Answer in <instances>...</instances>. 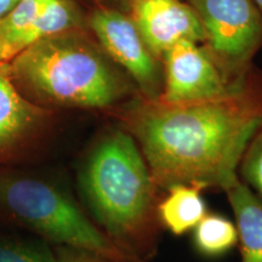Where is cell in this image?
I'll return each mask as SVG.
<instances>
[{
	"label": "cell",
	"instance_id": "5bb4252c",
	"mask_svg": "<svg viewBox=\"0 0 262 262\" xmlns=\"http://www.w3.org/2000/svg\"><path fill=\"white\" fill-rule=\"evenodd\" d=\"M0 262H56V254L34 235L0 226Z\"/></svg>",
	"mask_w": 262,
	"mask_h": 262
},
{
	"label": "cell",
	"instance_id": "4fadbf2b",
	"mask_svg": "<svg viewBox=\"0 0 262 262\" xmlns=\"http://www.w3.org/2000/svg\"><path fill=\"white\" fill-rule=\"evenodd\" d=\"M193 244L199 254L217 257L238 244L235 224L219 214H206L193 229Z\"/></svg>",
	"mask_w": 262,
	"mask_h": 262
},
{
	"label": "cell",
	"instance_id": "2e32d148",
	"mask_svg": "<svg viewBox=\"0 0 262 262\" xmlns=\"http://www.w3.org/2000/svg\"><path fill=\"white\" fill-rule=\"evenodd\" d=\"M56 262H118L101 255L70 247H54Z\"/></svg>",
	"mask_w": 262,
	"mask_h": 262
},
{
	"label": "cell",
	"instance_id": "3957f363",
	"mask_svg": "<svg viewBox=\"0 0 262 262\" xmlns=\"http://www.w3.org/2000/svg\"><path fill=\"white\" fill-rule=\"evenodd\" d=\"M19 93L39 106L108 111L139 95L130 78L81 28L35 42L9 62Z\"/></svg>",
	"mask_w": 262,
	"mask_h": 262
},
{
	"label": "cell",
	"instance_id": "6da1fadb",
	"mask_svg": "<svg viewBox=\"0 0 262 262\" xmlns=\"http://www.w3.org/2000/svg\"><path fill=\"white\" fill-rule=\"evenodd\" d=\"M136 141L159 191L176 185L224 189L238 179L262 125V72L253 67L222 96L168 103L137 95L107 112Z\"/></svg>",
	"mask_w": 262,
	"mask_h": 262
},
{
	"label": "cell",
	"instance_id": "9a60e30c",
	"mask_svg": "<svg viewBox=\"0 0 262 262\" xmlns=\"http://www.w3.org/2000/svg\"><path fill=\"white\" fill-rule=\"evenodd\" d=\"M238 176L262 198V125L249 141L239 163Z\"/></svg>",
	"mask_w": 262,
	"mask_h": 262
},
{
	"label": "cell",
	"instance_id": "277c9868",
	"mask_svg": "<svg viewBox=\"0 0 262 262\" xmlns=\"http://www.w3.org/2000/svg\"><path fill=\"white\" fill-rule=\"evenodd\" d=\"M0 226L34 235L52 247L139 262L113 244L60 183L11 165L0 166Z\"/></svg>",
	"mask_w": 262,
	"mask_h": 262
},
{
	"label": "cell",
	"instance_id": "e0dca14e",
	"mask_svg": "<svg viewBox=\"0 0 262 262\" xmlns=\"http://www.w3.org/2000/svg\"><path fill=\"white\" fill-rule=\"evenodd\" d=\"M19 0H0V18L5 16Z\"/></svg>",
	"mask_w": 262,
	"mask_h": 262
},
{
	"label": "cell",
	"instance_id": "7c38bea8",
	"mask_svg": "<svg viewBox=\"0 0 262 262\" xmlns=\"http://www.w3.org/2000/svg\"><path fill=\"white\" fill-rule=\"evenodd\" d=\"M202 187L196 185H176L166 189L158 204V216L163 229L173 235L193 231L208 214L202 196Z\"/></svg>",
	"mask_w": 262,
	"mask_h": 262
},
{
	"label": "cell",
	"instance_id": "8992f818",
	"mask_svg": "<svg viewBox=\"0 0 262 262\" xmlns=\"http://www.w3.org/2000/svg\"><path fill=\"white\" fill-rule=\"evenodd\" d=\"M97 44L135 85L141 97L157 100L163 91V66L125 11L100 5L89 16Z\"/></svg>",
	"mask_w": 262,
	"mask_h": 262
},
{
	"label": "cell",
	"instance_id": "ac0fdd59",
	"mask_svg": "<svg viewBox=\"0 0 262 262\" xmlns=\"http://www.w3.org/2000/svg\"><path fill=\"white\" fill-rule=\"evenodd\" d=\"M108 2L112 4L113 8L122 10V11H126V6H127V3H129V0H108Z\"/></svg>",
	"mask_w": 262,
	"mask_h": 262
},
{
	"label": "cell",
	"instance_id": "5b68a950",
	"mask_svg": "<svg viewBox=\"0 0 262 262\" xmlns=\"http://www.w3.org/2000/svg\"><path fill=\"white\" fill-rule=\"evenodd\" d=\"M201 22L206 49L229 81L244 79L262 48V15L253 0H186Z\"/></svg>",
	"mask_w": 262,
	"mask_h": 262
},
{
	"label": "cell",
	"instance_id": "d6986e66",
	"mask_svg": "<svg viewBox=\"0 0 262 262\" xmlns=\"http://www.w3.org/2000/svg\"><path fill=\"white\" fill-rule=\"evenodd\" d=\"M253 3L255 5H256L258 11H260L261 15H262V0H253Z\"/></svg>",
	"mask_w": 262,
	"mask_h": 262
},
{
	"label": "cell",
	"instance_id": "52a82bcc",
	"mask_svg": "<svg viewBox=\"0 0 262 262\" xmlns=\"http://www.w3.org/2000/svg\"><path fill=\"white\" fill-rule=\"evenodd\" d=\"M163 91L157 100L191 102L222 96L244 79L229 81L202 44L181 40L162 57ZM250 73V72H249Z\"/></svg>",
	"mask_w": 262,
	"mask_h": 262
},
{
	"label": "cell",
	"instance_id": "8fae6325",
	"mask_svg": "<svg viewBox=\"0 0 262 262\" xmlns=\"http://www.w3.org/2000/svg\"><path fill=\"white\" fill-rule=\"evenodd\" d=\"M224 192L235 217L242 262H262V198L239 176Z\"/></svg>",
	"mask_w": 262,
	"mask_h": 262
},
{
	"label": "cell",
	"instance_id": "9c48e42d",
	"mask_svg": "<svg viewBox=\"0 0 262 262\" xmlns=\"http://www.w3.org/2000/svg\"><path fill=\"white\" fill-rule=\"evenodd\" d=\"M54 110L35 104L19 93L9 63H0V166L28 156L48 133Z\"/></svg>",
	"mask_w": 262,
	"mask_h": 262
},
{
	"label": "cell",
	"instance_id": "ba28073f",
	"mask_svg": "<svg viewBox=\"0 0 262 262\" xmlns=\"http://www.w3.org/2000/svg\"><path fill=\"white\" fill-rule=\"evenodd\" d=\"M72 0H19L0 18V63H9L35 42L81 28Z\"/></svg>",
	"mask_w": 262,
	"mask_h": 262
},
{
	"label": "cell",
	"instance_id": "30bf717a",
	"mask_svg": "<svg viewBox=\"0 0 262 262\" xmlns=\"http://www.w3.org/2000/svg\"><path fill=\"white\" fill-rule=\"evenodd\" d=\"M125 12L160 61L176 42L204 41L198 16L186 0H129Z\"/></svg>",
	"mask_w": 262,
	"mask_h": 262
},
{
	"label": "cell",
	"instance_id": "7a4b0ae2",
	"mask_svg": "<svg viewBox=\"0 0 262 262\" xmlns=\"http://www.w3.org/2000/svg\"><path fill=\"white\" fill-rule=\"evenodd\" d=\"M85 210L120 250L139 262L158 254L162 192L133 136L119 125L95 140L78 170Z\"/></svg>",
	"mask_w": 262,
	"mask_h": 262
}]
</instances>
